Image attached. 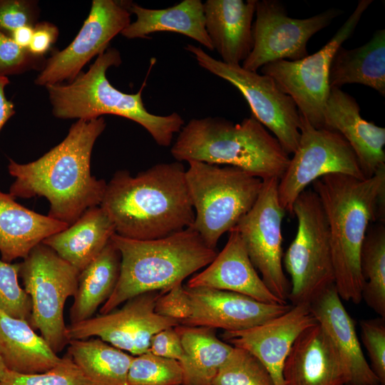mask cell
Returning a JSON list of instances; mask_svg holds the SVG:
<instances>
[{"mask_svg": "<svg viewBox=\"0 0 385 385\" xmlns=\"http://www.w3.org/2000/svg\"><path fill=\"white\" fill-rule=\"evenodd\" d=\"M115 233L110 217L101 206L86 210L63 230L46 237L42 243L79 272L91 262Z\"/></svg>", "mask_w": 385, "mask_h": 385, "instance_id": "26", "label": "cell"}, {"mask_svg": "<svg viewBox=\"0 0 385 385\" xmlns=\"http://www.w3.org/2000/svg\"><path fill=\"white\" fill-rule=\"evenodd\" d=\"M191 313L180 324L240 331L262 324L287 312L289 304H267L247 296L210 288H189Z\"/></svg>", "mask_w": 385, "mask_h": 385, "instance_id": "18", "label": "cell"}, {"mask_svg": "<svg viewBox=\"0 0 385 385\" xmlns=\"http://www.w3.org/2000/svg\"><path fill=\"white\" fill-rule=\"evenodd\" d=\"M185 180L195 211L191 226L212 249L252 208L263 180L240 168L189 161Z\"/></svg>", "mask_w": 385, "mask_h": 385, "instance_id": "7", "label": "cell"}, {"mask_svg": "<svg viewBox=\"0 0 385 385\" xmlns=\"http://www.w3.org/2000/svg\"><path fill=\"white\" fill-rule=\"evenodd\" d=\"M162 293H143L129 299L119 309L70 324L66 337L68 341L96 337L132 356L146 352L155 334L180 325L177 320L155 313V302Z\"/></svg>", "mask_w": 385, "mask_h": 385, "instance_id": "15", "label": "cell"}, {"mask_svg": "<svg viewBox=\"0 0 385 385\" xmlns=\"http://www.w3.org/2000/svg\"><path fill=\"white\" fill-rule=\"evenodd\" d=\"M39 14L36 1L0 0V29L9 35L22 26H34Z\"/></svg>", "mask_w": 385, "mask_h": 385, "instance_id": "39", "label": "cell"}, {"mask_svg": "<svg viewBox=\"0 0 385 385\" xmlns=\"http://www.w3.org/2000/svg\"><path fill=\"white\" fill-rule=\"evenodd\" d=\"M106 126L103 117L78 120L59 144L36 160L21 164L9 159L8 171L15 178L9 194L46 197L48 216L68 225L88 209L100 206L107 183L91 175V158Z\"/></svg>", "mask_w": 385, "mask_h": 385, "instance_id": "1", "label": "cell"}, {"mask_svg": "<svg viewBox=\"0 0 385 385\" xmlns=\"http://www.w3.org/2000/svg\"><path fill=\"white\" fill-rule=\"evenodd\" d=\"M122 59L115 48H108L98 55L88 71L81 72L66 84L46 86L53 115L61 119L90 120L111 114L131 120L143 127L155 143L162 147L171 145L185 121L176 112L168 115L150 113L144 106L141 89L125 93L109 82L107 70L119 66Z\"/></svg>", "mask_w": 385, "mask_h": 385, "instance_id": "6", "label": "cell"}, {"mask_svg": "<svg viewBox=\"0 0 385 385\" xmlns=\"http://www.w3.org/2000/svg\"><path fill=\"white\" fill-rule=\"evenodd\" d=\"M369 86L385 95V30L375 31L365 44L351 49L339 47L329 69V84L340 88L346 84Z\"/></svg>", "mask_w": 385, "mask_h": 385, "instance_id": "28", "label": "cell"}, {"mask_svg": "<svg viewBox=\"0 0 385 385\" xmlns=\"http://www.w3.org/2000/svg\"><path fill=\"white\" fill-rule=\"evenodd\" d=\"M0 356L8 370L23 374L45 372L61 361L28 321L13 317L1 309Z\"/></svg>", "mask_w": 385, "mask_h": 385, "instance_id": "27", "label": "cell"}, {"mask_svg": "<svg viewBox=\"0 0 385 385\" xmlns=\"http://www.w3.org/2000/svg\"><path fill=\"white\" fill-rule=\"evenodd\" d=\"M372 0L359 1L354 11L332 38L318 51L297 61L279 60L260 70L271 77L295 103L299 113L314 127L323 128V113L328 98L329 69L332 58L342 43L354 32Z\"/></svg>", "mask_w": 385, "mask_h": 385, "instance_id": "10", "label": "cell"}, {"mask_svg": "<svg viewBox=\"0 0 385 385\" xmlns=\"http://www.w3.org/2000/svg\"><path fill=\"white\" fill-rule=\"evenodd\" d=\"M34 27L31 26H25L18 28L10 33L9 36L19 46L28 49L32 38Z\"/></svg>", "mask_w": 385, "mask_h": 385, "instance_id": "44", "label": "cell"}, {"mask_svg": "<svg viewBox=\"0 0 385 385\" xmlns=\"http://www.w3.org/2000/svg\"><path fill=\"white\" fill-rule=\"evenodd\" d=\"M44 57L34 56L27 48L19 46L0 29V76L8 77L30 70H42Z\"/></svg>", "mask_w": 385, "mask_h": 385, "instance_id": "37", "label": "cell"}, {"mask_svg": "<svg viewBox=\"0 0 385 385\" xmlns=\"http://www.w3.org/2000/svg\"><path fill=\"white\" fill-rule=\"evenodd\" d=\"M127 8L136 16L120 34L125 38H148L156 32H174L186 36L214 51L205 29L201 0H183L166 9H147L127 1Z\"/></svg>", "mask_w": 385, "mask_h": 385, "instance_id": "25", "label": "cell"}, {"mask_svg": "<svg viewBox=\"0 0 385 385\" xmlns=\"http://www.w3.org/2000/svg\"><path fill=\"white\" fill-rule=\"evenodd\" d=\"M185 49L201 68L236 87L251 115L274 134L288 155L294 153L300 138V113L292 98L271 77L215 59L200 46L188 44Z\"/></svg>", "mask_w": 385, "mask_h": 385, "instance_id": "11", "label": "cell"}, {"mask_svg": "<svg viewBox=\"0 0 385 385\" xmlns=\"http://www.w3.org/2000/svg\"><path fill=\"white\" fill-rule=\"evenodd\" d=\"M312 185L328 222L335 288L342 299L359 304L361 247L369 224L384 217L385 165L370 178L334 173Z\"/></svg>", "mask_w": 385, "mask_h": 385, "instance_id": "3", "label": "cell"}, {"mask_svg": "<svg viewBox=\"0 0 385 385\" xmlns=\"http://www.w3.org/2000/svg\"><path fill=\"white\" fill-rule=\"evenodd\" d=\"M309 304L292 305L282 314L253 327L225 331L222 339L258 359L270 373L275 385H284L282 369L291 347L306 328L317 324Z\"/></svg>", "mask_w": 385, "mask_h": 385, "instance_id": "17", "label": "cell"}, {"mask_svg": "<svg viewBox=\"0 0 385 385\" xmlns=\"http://www.w3.org/2000/svg\"><path fill=\"white\" fill-rule=\"evenodd\" d=\"M19 264L0 260V309L18 319L29 321L31 301L18 281Z\"/></svg>", "mask_w": 385, "mask_h": 385, "instance_id": "36", "label": "cell"}, {"mask_svg": "<svg viewBox=\"0 0 385 385\" xmlns=\"http://www.w3.org/2000/svg\"><path fill=\"white\" fill-rule=\"evenodd\" d=\"M278 183L276 178L263 180L255 204L232 229L241 236L250 261L260 272L265 284L287 303L291 286L283 268L282 235L286 212L279 201Z\"/></svg>", "mask_w": 385, "mask_h": 385, "instance_id": "14", "label": "cell"}, {"mask_svg": "<svg viewBox=\"0 0 385 385\" xmlns=\"http://www.w3.org/2000/svg\"><path fill=\"white\" fill-rule=\"evenodd\" d=\"M297 230L282 259L289 274L292 305L309 304L334 284L329 231L320 199L312 189L304 190L293 205Z\"/></svg>", "mask_w": 385, "mask_h": 385, "instance_id": "8", "label": "cell"}, {"mask_svg": "<svg viewBox=\"0 0 385 385\" xmlns=\"http://www.w3.org/2000/svg\"><path fill=\"white\" fill-rule=\"evenodd\" d=\"M282 379L284 385H346L351 381L347 363L318 322L294 342Z\"/></svg>", "mask_w": 385, "mask_h": 385, "instance_id": "19", "label": "cell"}, {"mask_svg": "<svg viewBox=\"0 0 385 385\" xmlns=\"http://www.w3.org/2000/svg\"><path fill=\"white\" fill-rule=\"evenodd\" d=\"M346 385H359V384H353V383H349V384H346Z\"/></svg>", "mask_w": 385, "mask_h": 385, "instance_id": "46", "label": "cell"}, {"mask_svg": "<svg viewBox=\"0 0 385 385\" xmlns=\"http://www.w3.org/2000/svg\"><path fill=\"white\" fill-rule=\"evenodd\" d=\"M360 270L361 299L385 318V227L382 222L367 230L361 250Z\"/></svg>", "mask_w": 385, "mask_h": 385, "instance_id": "32", "label": "cell"}, {"mask_svg": "<svg viewBox=\"0 0 385 385\" xmlns=\"http://www.w3.org/2000/svg\"><path fill=\"white\" fill-rule=\"evenodd\" d=\"M148 351L179 361L184 351L180 337L175 327L163 329L155 334L150 340Z\"/></svg>", "mask_w": 385, "mask_h": 385, "instance_id": "41", "label": "cell"}, {"mask_svg": "<svg viewBox=\"0 0 385 385\" xmlns=\"http://www.w3.org/2000/svg\"><path fill=\"white\" fill-rule=\"evenodd\" d=\"M221 252L206 268L188 282L189 288H210L241 294L267 304L284 303L275 297L259 276L239 232L231 230Z\"/></svg>", "mask_w": 385, "mask_h": 385, "instance_id": "21", "label": "cell"}, {"mask_svg": "<svg viewBox=\"0 0 385 385\" xmlns=\"http://www.w3.org/2000/svg\"><path fill=\"white\" fill-rule=\"evenodd\" d=\"M317 322L323 327L347 363L351 383L380 385L361 349L355 324L346 312L334 284L309 303Z\"/></svg>", "mask_w": 385, "mask_h": 385, "instance_id": "23", "label": "cell"}, {"mask_svg": "<svg viewBox=\"0 0 385 385\" xmlns=\"http://www.w3.org/2000/svg\"><path fill=\"white\" fill-rule=\"evenodd\" d=\"M120 254L111 240L79 272L78 287L69 311L70 324L93 317L113 293L120 271Z\"/></svg>", "mask_w": 385, "mask_h": 385, "instance_id": "29", "label": "cell"}, {"mask_svg": "<svg viewBox=\"0 0 385 385\" xmlns=\"http://www.w3.org/2000/svg\"><path fill=\"white\" fill-rule=\"evenodd\" d=\"M0 385H91L66 354L53 368L42 373L23 374L7 370Z\"/></svg>", "mask_w": 385, "mask_h": 385, "instance_id": "35", "label": "cell"}, {"mask_svg": "<svg viewBox=\"0 0 385 385\" xmlns=\"http://www.w3.org/2000/svg\"><path fill=\"white\" fill-rule=\"evenodd\" d=\"M111 240L120 254V271L100 314L108 313L143 293L167 292L207 267L218 253L192 227L159 239L132 240L115 233Z\"/></svg>", "mask_w": 385, "mask_h": 385, "instance_id": "5", "label": "cell"}, {"mask_svg": "<svg viewBox=\"0 0 385 385\" xmlns=\"http://www.w3.org/2000/svg\"><path fill=\"white\" fill-rule=\"evenodd\" d=\"M10 83L8 77L0 76V132L6 122L15 114V106L5 94V88Z\"/></svg>", "mask_w": 385, "mask_h": 385, "instance_id": "43", "label": "cell"}, {"mask_svg": "<svg viewBox=\"0 0 385 385\" xmlns=\"http://www.w3.org/2000/svg\"><path fill=\"white\" fill-rule=\"evenodd\" d=\"M212 385H275L264 364L249 351L234 347Z\"/></svg>", "mask_w": 385, "mask_h": 385, "instance_id": "33", "label": "cell"}, {"mask_svg": "<svg viewBox=\"0 0 385 385\" xmlns=\"http://www.w3.org/2000/svg\"><path fill=\"white\" fill-rule=\"evenodd\" d=\"M115 234L132 240L165 237L192 225L195 211L181 162L158 163L135 177L117 171L100 205Z\"/></svg>", "mask_w": 385, "mask_h": 385, "instance_id": "2", "label": "cell"}, {"mask_svg": "<svg viewBox=\"0 0 385 385\" xmlns=\"http://www.w3.org/2000/svg\"><path fill=\"white\" fill-rule=\"evenodd\" d=\"M175 328L184 351L179 361L183 374L182 385H212L233 346L220 340L215 329L181 324Z\"/></svg>", "mask_w": 385, "mask_h": 385, "instance_id": "30", "label": "cell"}, {"mask_svg": "<svg viewBox=\"0 0 385 385\" xmlns=\"http://www.w3.org/2000/svg\"><path fill=\"white\" fill-rule=\"evenodd\" d=\"M359 326L361 341L371 361V369L380 385H385V318L361 319Z\"/></svg>", "mask_w": 385, "mask_h": 385, "instance_id": "38", "label": "cell"}, {"mask_svg": "<svg viewBox=\"0 0 385 385\" xmlns=\"http://www.w3.org/2000/svg\"><path fill=\"white\" fill-rule=\"evenodd\" d=\"M67 346V354L91 385H129L131 354L94 337L71 339Z\"/></svg>", "mask_w": 385, "mask_h": 385, "instance_id": "31", "label": "cell"}, {"mask_svg": "<svg viewBox=\"0 0 385 385\" xmlns=\"http://www.w3.org/2000/svg\"><path fill=\"white\" fill-rule=\"evenodd\" d=\"M59 35L57 26L50 22H38L34 27V32L28 50L35 56L44 57Z\"/></svg>", "mask_w": 385, "mask_h": 385, "instance_id": "42", "label": "cell"}, {"mask_svg": "<svg viewBox=\"0 0 385 385\" xmlns=\"http://www.w3.org/2000/svg\"><path fill=\"white\" fill-rule=\"evenodd\" d=\"M127 1L93 0L90 13L71 43L45 63L34 83L38 86L71 82L95 56L105 52L111 41L130 23Z\"/></svg>", "mask_w": 385, "mask_h": 385, "instance_id": "16", "label": "cell"}, {"mask_svg": "<svg viewBox=\"0 0 385 385\" xmlns=\"http://www.w3.org/2000/svg\"><path fill=\"white\" fill-rule=\"evenodd\" d=\"M257 0H207L205 29L221 61L241 65L253 46L252 20Z\"/></svg>", "mask_w": 385, "mask_h": 385, "instance_id": "22", "label": "cell"}, {"mask_svg": "<svg viewBox=\"0 0 385 385\" xmlns=\"http://www.w3.org/2000/svg\"><path fill=\"white\" fill-rule=\"evenodd\" d=\"M128 381L129 385H182L183 370L178 361L148 351L133 356Z\"/></svg>", "mask_w": 385, "mask_h": 385, "instance_id": "34", "label": "cell"}, {"mask_svg": "<svg viewBox=\"0 0 385 385\" xmlns=\"http://www.w3.org/2000/svg\"><path fill=\"white\" fill-rule=\"evenodd\" d=\"M8 369L5 367L1 358L0 356V379L4 376V374Z\"/></svg>", "mask_w": 385, "mask_h": 385, "instance_id": "45", "label": "cell"}, {"mask_svg": "<svg viewBox=\"0 0 385 385\" xmlns=\"http://www.w3.org/2000/svg\"><path fill=\"white\" fill-rule=\"evenodd\" d=\"M297 148L277 188L279 203L291 215L297 197L324 175L340 173L365 178L354 151L340 133L317 128L301 114Z\"/></svg>", "mask_w": 385, "mask_h": 385, "instance_id": "12", "label": "cell"}, {"mask_svg": "<svg viewBox=\"0 0 385 385\" xmlns=\"http://www.w3.org/2000/svg\"><path fill=\"white\" fill-rule=\"evenodd\" d=\"M14 199L0 191V253L6 262L24 259L46 237L69 226L29 210Z\"/></svg>", "mask_w": 385, "mask_h": 385, "instance_id": "24", "label": "cell"}, {"mask_svg": "<svg viewBox=\"0 0 385 385\" xmlns=\"http://www.w3.org/2000/svg\"><path fill=\"white\" fill-rule=\"evenodd\" d=\"M342 11L330 8L306 19L289 17L277 0H257L252 23L253 46L241 66L257 72L265 64L297 61L308 56L307 43L313 35L328 26Z\"/></svg>", "mask_w": 385, "mask_h": 385, "instance_id": "13", "label": "cell"}, {"mask_svg": "<svg viewBox=\"0 0 385 385\" xmlns=\"http://www.w3.org/2000/svg\"><path fill=\"white\" fill-rule=\"evenodd\" d=\"M179 162L240 168L262 180H279L290 160L277 138L253 116L235 123L222 117L191 119L170 149Z\"/></svg>", "mask_w": 385, "mask_h": 385, "instance_id": "4", "label": "cell"}, {"mask_svg": "<svg viewBox=\"0 0 385 385\" xmlns=\"http://www.w3.org/2000/svg\"><path fill=\"white\" fill-rule=\"evenodd\" d=\"M19 264V277L31 301L29 323L58 354L68 343L63 309L76 292L79 271L42 242Z\"/></svg>", "mask_w": 385, "mask_h": 385, "instance_id": "9", "label": "cell"}, {"mask_svg": "<svg viewBox=\"0 0 385 385\" xmlns=\"http://www.w3.org/2000/svg\"><path fill=\"white\" fill-rule=\"evenodd\" d=\"M323 128L338 132L349 143L365 178L385 165V128L364 120L355 98L341 88H330Z\"/></svg>", "mask_w": 385, "mask_h": 385, "instance_id": "20", "label": "cell"}, {"mask_svg": "<svg viewBox=\"0 0 385 385\" xmlns=\"http://www.w3.org/2000/svg\"><path fill=\"white\" fill-rule=\"evenodd\" d=\"M155 312L160 316L177 320L180 324L189 318L191 305L185 286L180 283L162 293L156 300Z\"/></svg>", "mask_w": 385, "mask_h": 385, "instance_id": "40", "label": "cell"}]
</instances>
